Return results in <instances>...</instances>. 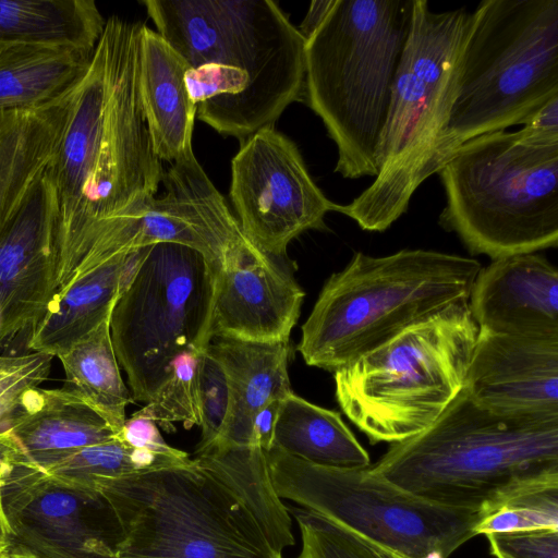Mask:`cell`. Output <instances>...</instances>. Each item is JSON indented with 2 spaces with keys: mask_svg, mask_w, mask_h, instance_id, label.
I'll return each instance as SVG.
<instances>
[{
  "mask_svg": "<svg viewBox=\"0 0 558 558\" xmlns=\"http://www.w3.org/2000/svg\"><path fill=\"white\" fill-rule=\"evenodd\" d=\"M94 51L15 45L0 48V112L38 109L62 98L83 78Z\"/></svg>",
  "mask_w": 558,
  "mask_h": 558,
  "instance_id": "obj_25",
  "label": "cell"
},
{
  "mask_svg": "<svg viewBox=\"0 0 558 558\" xmlns=\"http://www.w3.org/2000/svg\"><path fill=\"white\" fill-rule=\"evenodd\" d=\"M202 350L190 349L172 361V372L153 398L135 413L156 422L167 432L175 429L174 423L185 428L199 426L197 399V367Z\"/></svg>",
  "mask_w": 558,
  "mask_h": 558,
  "instance_id": "obj_31",
  "label": "cell"
},
{
  "mask_svg": "<svg viewBox=\"0 0 558 558\" xmlns=\"http://www.w3.org/2000/svg\"><path fill=\"white\" fill-rule=\"evenodd\" d=\"M469 306L480 330L558 340V271L536 254L495 259L476 276Z\"/></svg>",
  "mask_w": 558,
  "mask_h": 558,
  "instance_id": "obj_19",
  "label": "cell"
},
{
  "mask_svg": "<svg viewBox=\"0 0 558 558\" xmlns=\"http://www.w3.org/2000/svg\"><path fill=\"white\" fill-rule=\"evenodd\" d=\"M281 400L282 399L270 401L260 408L253 417V446L260 448L265 452L271 450L274 446V433Z\"/></svg>",
  "mask_w": 558,
  "mask_h": 558,
  "instance_id": "obj_36",
  "label": "cell"
},
{
  "mask_svg": "<svg viewBox=\"0 0 558 558\" xmlns=\"http://www.w3.org/2000/svg\"><path fill=\"white\" fill-rule=\"evenodd\" d=\"M481 263L429 250L356 252L325 282L302 325L304 362L329 372L450 305L469 301Z\"/></svg>",
  "mask_w": 558,
  "mask_h": 558,
  "instance_id": "obj_8",
  "label": "cell"
},
{
  "mask_svg": "<svg viewBox=\"0 0 558 558\" xmlns=\"http://www.w3.org/2000/svg\"><path fill=\"white\" fill-rule=\"evenodd\" d=\"M333 0H316L312 1L308 11L300 25L299 32L306 40L314 31L323 22L330 8L332 7Z\"/></svg>",
  "mask_w": 558,
  "mask_h": 558,
  "instance_id": "obj_37",
  "label": "cell"
},
{
  "mask_svg": "<svg viewBox=\"0 0 558 558\" xmlns=\"http://www.w3.org/2000/svg\"><path fill=\"white\" fill-rule=\"evenodd\" d=\"M473 14L456 97L427 178L466 142L524 124L558 97V0H485Z\"/></svg>",
  "mask_w": 558,
  "mask_h": 558,
  "instance_id": "obj_9",
  "label": "cell"
},
{
  "mask_svg": "<svg viewBox=\"0 0 558 558\" xmlns=\"http://www.w3.org/2000/svg\"><path fill=\"white\" fill-rule=\"evenodd\" d=\"M105 24L92 0H0V48L29 45L94 51Z\"/></svg>",
  "mask_w": 558,
  "mask_h": 558,
  "instance_id": "obj_26",
  "label": "cell"
},
{
  "mask_svg": "<svg viewBox=\"0 0 558 558\" xmlns=\"http://www.w3.org/2000/svg\"><path fill=\"white\" fill-rule=\"evenodd\" d=\"M304 295L274 257L247 240L214 271L211 339L289 342Z\"/></svg>",
  "mask_w": 558,
  "mask_h": 558,
  "instance_id": "obj_17",
  "label": "cell"
},
{
  "mask_svg": "<svg viewBox=\"0 0 558 558\" xmlns=\"http://www.w3.org/2000/svg\"><path fill=\"white\" fill-rule=\"evenodd\" d=\"M0 558H32V557H28V556H25L22 554H17V553H13V551L5 549L3 553L0 554Z\"/></svg>",
  "mask_w": 558,
  "mask_h": 558,
  "instance_id": "obj_41",
  "label": "cell"
},
{
  "mask_svg": "<svg viewBox=\"0 0 558 558\" xmlns=\"http://www.w3.org/2000/svg\"><path fill=\"white\" fill-rule=\"evenodd\" d=\"M186 63L196 117L245 140L304 96L306 40L270 0H144Z\"/></svg>",
  "mask_w": 558,
  "mask_h": 558,
  "instance_id": "obj_3",
  "label": "cell"
},
{
  "mask_svg": "<svg viewBox=\"0 0 558 558\" xmlns=\"http://www.w3.org/2000/svg\"><path fill=\"white\" fill-rule=\"evenodd\" d=\"M24 460L23 449L16 439L8 430L0 433V470H8Z\"/></svg>",
  "mask_w": 558,
  "mask_h": 558,
  "instance_id": "obj_39",
  "label": "cell"
},
{
  "mask_svg": "<svg viewBox=\"0 0 558 558\" xmlns=\"http://www.w3.org/2000/svg\"><path fill=\"white\" fill-rule=\"evenodd\" d=\"M150 246L119 253L104 262L75 268L57 288L28 342V352L54 356L110 318Z\"/></svg>",
  "mask_w": 558,
  "mask_h": 558,
  "instance_id": "obj_20",
  "label": "cell"
},
{
  "mask_svg": "<svg viewBox=\"0 0 558 558\" xmlns=\"http://www.w3.org/2000/svg\"><path fill=\"white\" fill-rule=\"evenodd\" d=\"M475 534L558 530V478L522 487L480 512Z\"/></svg>",
  "mask_w": 558,
  "mask_h": 558,
  "instance_id": "obj_30",
  "label": "cell"
},
{
  "mask_svg": "<svg viewBox=\"0 0 558 558\" xmlns=\"http://www.w3.org/2000/svg\"><path fill=\"white\" fill-rule=\"evenodd\" d=\"M72 93L38 109L0 112V230L51 162Z\"/></svg>",
  "mask_w": 558,
  "mask_h": 558,
  "instance_id": "obj_24",
  "label": "cell"
},
{
  "mask_svg": "<svg viewBox=\"0 0 558 558\" xmlns=\"http://www.w3.org/2000/svg\"><path fill=\"white\" fill-rule=\"evenodd\" d=\"M129 446L168 457H185L186 452L168 445L160 434L158 425L153 420L135 412L125 423L118 435Z\"/></svg>",
  "mask_w": 558,
  "mask_h": 558,
  "instance_id": "obj_35",
  "label": "cell"
},
{
  "mask_svg": "<svg viewBox=\"0 0 558 558\" xmlns=\"http://www.w3.org/2000/svg\"><path fill=\"white\" fill-rule=\"evenodd\" d=\"M197 399L202 437L195 452L214 446L221 437L230 412V388L227 374L208 348L199 353Z\"/></svg>",
  "mask_w": 558,
  "mask_h": 558,
  "instance_id": "obj_33",
  "label": "cell"
},
{
  "mask_svg": "<svg viewBox=\"0 0 558 558\" xmlns=\"http://www.w3.org/2000/svg\"><path fill=\"white\" fill-rule=\"evenodd\" d=\"M141 25L106 20L48 166L57 198L56 287L110 220L153 198L162 182L138 94Z\"/></svg>",
  "mask_w": 558,
  "mask_h": 558,
  "instance_id": "obj_2",
  "label": "cell"
},
{
  "mask_svg": "<svg viewBox=\"0 0 558 558\" xmlns=\"http://www.w3.org/2000/svg\"><path fill=\"white\" fill-rule=\"evenodd\" d=\"M274 489L405 558H449L476 536L480 512L424 500L366 469L314 464L272 448Z\"/></svg>",
  "mask_w": 558,
  "mask_h": 558,
  "instance_id": "obj_11",
  "label": "cell"
},
{
  "mask_svg": "<svg viewBox=\"0 0 558 558\" xmlns=\"http://www.w3.org/2000/svg\"><path fill=\"white\" fill-rule=\"evenodd\" d=\"M214 270L197 251L151 245L110 316V335L133 400L148 402L182 352L208 347Z\"/></svg>",
  "mask_w": 558,
  "mask_h": 558,
  "instance_id": "obj_12",
  "label": "cell"
},
{
  "mask_svg": "<svg viewBox=\"0 0 558 558\" xmlns=\"http://www.w3.org/2000/svg\"><path fill=\"white\" fill-rule=\"evenodd\" d=\"M7 470H0V485L1 480ZM9 546V527L3 514L2 506H1V495H0V554L3 553Z\"/></svg>",
  "mask_w": 558,
  "mask_h": 558,
  "instance_id": "obj_40",
  "label": "cell"
},
{
  "mask_svg": "<svg viewBox=\"0 0 558 558\" xmlns=\"http://www.w3.org/2000/svg\"><path fill=\"white\" fill-rule=\"evenodd\" d=\"M368 471L424 500L483 512L558 478V415L496 414L463 388L428 428L392 444Z\"/></svg>",
  "mask_w": 558,
  "mask_h": 558,
  "instance_id": "obj_4",
  "label": "cell"
},
{
  "mask_svg": "<svg viewBox=\"0 0 558 558\" xmlns=\"http://www.w3.org/2000/svg\"><path fill=\"white\" fill-rule=\"evenodd\" d=\"M64 369L65 384L76 390L118 433L133 402L125 386L110 335V318L57 356Z\"/></svg>",
  "mask_w": 558,
  "mask_h": 558,
  "instance_id": "obj_28",
  "label": "cell"
},
{
  "mask_svg": "<svg viewBox=\"0 0 558 558\" xmlns=\"http://www.w3.org/2000/svg\"><path fill=\"white\" fill-rule=\"evenodd\" d=\"M496 558H558V530L537 529L486 535Z\"/></svg>",
  "mask_w": 558,
  "mask_h": 558,
  "instance_id": "obj_34",
  "label": "cell"
},
{
  "mask_svg": "<svg viewBox=\"0 0 558 558\" xmlns=\"http://www.w3.org/2000/svg\"><path fill=\"white\" fill-rule=\"evenodd\" d=\"M304 461L340 469H366L371 459L341 415L294 392L281 400L274 446Z\"/></svg>",
  "mask_w": 558,
  "mask_h": 558,
  "instance_id": "obj_27",
  "label": "cell"
},
{
  "mask_svg": "<svg viewBox=\"0 0 558 558\" xmlns=\"http://www.w3.org/2000/svg\"><path fill=\"white\" fill-rule=\"evenodd\" d=\"M8 432L22 447L25 460L39 469L118 438L98 411L66 384L28 390L9 418Z\"/></svg>",
  "mask_w": 558,
  "mask_h": 558,
  "instance_id": "obj_21",
  "label": "cell"
},
{
  "mask_svg": "<svg viewBox=\"0 0 558 558\" xmlns=\"http://www.w3.org/2000/svg\"><path fill=\"white\" fill-rule=\"evenodd\" d=\"M524 125L541 130L558 131V97L551 99L537 110L526 120Z\"/></svg>",
  "mask_w": 558,
  "mask_h": 558,
  "instance_id": "obj_38",
  "label": "cell"
},
{
  "mask_svg": "<svg viewBox=\"0 0 558 558\" xmlns=\"http://www.w3.org/2000/svg\"><path fill=\"white\" fill-rule=\"evenodd\" d=\"M302 549L296 558H405L307 509L293 508Z\"/></svg>",
  "mask_w": 558,
  "mask_h": 558,
  "instance_id": "obj_32",
  "label": "cell"
},
{
  "mask_svg": "<svg viewBox=\"0 0 558 558\" xmlns=\"http://www.w3.org/2000/svg\"><path fill=\"white\" fill-rule=\"evenodd\" d=\"M7 550L32 558H114L120 527L106 497L28 463L10 466L0 485Z\"/></svg>",
  "mask_w": 558,
  "mask_h": 558,
  "instance_id": "obj_14",
  "label": "cell"
},
{
  "mask_svg": "<svg viewBox=\"0 0 558 558\" xmlns=\"http://www.w3.org/2000/svg\"><path fill=\"white\" fill-rule=\"evenodd\" d=\"M195 453L95 485L119 523L114 558H283L294 536L266 452L215 445Z\"/></svg>",
  "mask_w": 558,
  "mask_h": 558,
  "instance_id": "obj_1",
  "label": "cell"
},
{
  "mask_svg": "<svg viewBox=\"0 0 558 558\" xmlns=\"http://www.w3.org/2000/svg\"><path fill=\"white\" fill-rule=\"evenodd\" d=\"M412 0H333L306 39L304 97L337 147L335 172L378 175L376 146L410 28Z\"/></svg>",
  "mask_w": 558,
  "mask_h": 558,
  "instance_id": "obj_7",
  "label": "cell"
},
{
  "mask_svg": "<svg viewBox=\"0 0 558 558\" xmlns=\"http://www.w3.org/2000/svg\"><path fill=\"white\" fill-rule=\"evenodd\" d=\"M3 356V355H2ZM0 359H1V355H0Z\"/></svg>",
  "mask_w": 558,
  "mask_h": 558,
  "instance_id": "obj_42",
  "label": "cell"
},
{
  "mask_svg": "<svg viewBox=\"0 0 558 558\" xmlns=\"http://www.w3.org/2000/svg\"><path fill=\"white\" fill-rule=\"evenodd\" d=\"M57 268V198L47 167L0 230L1 356L28 353L53 298Z\"/></svg>",
  "mask_w": 558,
  "mask_h": 558,
  "instance_id": "obj_16",
  "label": "cell"
},
{
  "mask_svg": "<svg viewBox=\"0 0 558 558\" xmlns=\"http://www.w3.org/2000/svg\"><path fill=\"white\" fill-rule=\"evenodd\" d=\"M161 183L162 196L110 220L77 266L158 243H175L199 252L215 271L231 251L247 241L193 150L170 163Z\"/></svg>",
  "mask_w": 558,
  "mask_h": 558,
  "instance_id": "obj_13",
  "label": "cell"
},
{
  "mask_svg": "<svg viewBox=\"0 0 558 558\" xmlns=\"http://www.w3.org/2000/svg\"><path fill=\"white\" fill-rule=\"evenodd\" d=\"M186 63L156 32L141 25L138 94L155 154L172 163L192 149L196 107L186 83Z\"/></svg>",
  "mask_w": 558,
  "mask_h": 558,
  "instance_id": "obj_22",
  "label": "cell"
},
{
  "mask_svg": "<svg viewBox=\"0 0 558 558\" xmlns=\"http://www.w3.org/2000/svg\"><path fill=\"white\" fill-rule=\"evenodd\" d=\"M463 388L496 414L558 415V340L480 330Z\"/></svg>",
  "mask_w": 558,
  "mask_h": 558,
  "instance_id": "obj_18",
  "label": "cell"
},
{
  "mask_svg": "<svg viewBox=\"0 0 558 558\" xmlns=\"http://www.w3.org/2000/svg\"><path fill=\"white\" fill-rule=\"evenodd\" d=\"M439 225L493 260L558 246V131L524 125L463 144L437 171Z\"/></svg>",
  "mask_w": 558,
  "mask_h": 558,
  "instance_id": "obj_6",
  "label": "cell"
},
{
  "mask_svg": "<svg viewBox=\"0 0 558 558\" xmlns=\"http://www.w3.org/2000/svg\"><path fill=\"white\" fill-rule=\"evenodd\" d=\"M207 348L227 374L231 400L226 427L215 445L253 446L252 423L256 412L293 392L288 374L289 342L214 337Z\"/></svg>",
  "mask_w": 558,
  "mask_h": 558,
  "instance_id": "obj_23",
  "label": "cell"
},
{
  "mask_svg": "<svg viewBox=\"0 0 558 558\" xmlns=\"http://www.w3.org/2000/svg\"><path fill=\"white\" fill-rule=\"evenodd\" d=\"M230 197L245 238L281 257L307 230L326 229L332 203L312 179L298 146L274 125L242 141L231 162Z\"/></svg>",
  "mask_w": 558,
  "mask_h": 558,
  "instance_id": "obj_15",
  "label": "cell"
},
{
  "mask_svg": "<svg viewBox=\"0 0 558 558\" xmlns=\"http://www.w3.org/2000/svg\"><path fill=\"white\" fill-rule=\"evenodd\" d=\"M478 331L454 303L335 371L337 402L371 444L410 439L463 389Z\"/></svg>",
  "mask_w": 558,
  "mask_h": 558,
  "instance_id": "obj_10",
  "label": "cell"
},
{
  "mask_svg": "<svg viewBox=\"0 0 558 558\" xmlns=\"http://www.w3.org/2000/svg\"><path fill=\"white\" fill-rule=\"evenodd\" d=\"M185 457H168L133 448L120 438L82 448L58 463L41 469L56 477L94 487L97 483L126 475L184 464Z\"/></svg>",
  "mask_w": 558,
  "mask_h": 558,
  "instance_id": "obj_29",
  "label": "cell"
},
{
  "mask_svg": "<svg viewBox=\"0 0 558 558\" xmlns=\"http://www.w3.org/2000/svg\"><path fill=\"white\" fill-rule=\"evenodd\" d=\"M473 11L434 12L412 0L410 28L377 146L378 175L340 213L369 232H384L428 179L427 168L456 97Z\"/></svg>",
  "mask_w": 558,
  "mask_h": 558,
  "instance_id": "obj_5",
  "label": "cell"
}]
</instances>
